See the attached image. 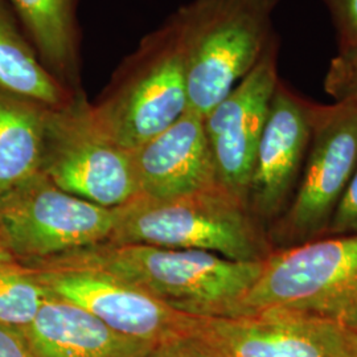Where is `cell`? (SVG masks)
I'll use <instances>...</instances> for the list:
<instances>
[{
    "mask_svg": "<svg viewBox=\"0 0 357 357\" xmlns=\"http://www.w3.org/2000/svg\"><path fill=\"white\" fill-rule=\"evenodd\" d=\"M277 0H192L172 13L184 54L188 110L204 118L246 76L273 38Z\"/></svg>",
    "mask_w": 357,
    "mask_h": 357,
    "instance_id": "cell-3",
    "label": "cell"
},
{
    "mask_svg": "<svg viewBox=\"0 0 357 357\" xmlns=\"http://www.w3.org/2000/svg\"><path fill=\"white\" fill-rule=\"evenodd\" d=\"M48 110L0 85V197L40 171Z\"/></svg>",
    "mask_w": 357,
    "mask_h": 357,
    "instance_id": "cell-16",
    "label": "cell"
},
{
    "mask_svg": "<svg viewBox=\"0 0 357 357\" xmlns=\"http://www.w3.org/2000/svg\"><path fill=\"white\" fill-rule=\"evenodd\" d=\"M40 64L63 88L82 91L79 0H8Z\"/></svg>",
    "mask_w": 357,
    "mask_h": 357,
    "instance_id": "cell-15",
    "label": "cell"
},
{
    "mask_svg": "<svg viewBox=\"0 0 357 357\" xmlns=\"http://www.w3.org/2000/svg\"><path fill=\"white\" fill-rule=\"evenodd\" d=\"M0 261L1 262H13V261H15L11 255L7 252V249L4 248L1 240H0Z\"/></svg>",
    "mask_w": 357,
    "mask_h": 357,
    "instance_id": "cell-24",
    "label": "cell"
},
{
    "mask_svg": "<svg viewBox=\"0 0 357 357\" xmlns=\"http://www.w3.org/2000/svg\"><path fill=\"white\" fill-rule=\"evenodd\" d=\"M106 243L203 250L241 262H261L274 252L268 229L222 184L169 200L138 196L116 208Z\"/></svg>",
    "mask_w": 357,
    "mask_h": 357,
    "instance_id": "cell-2",
    "label": "cell"
},
{
    "mask_svg": "<svg viewBox=\"0 0 357 357\" xmlns=\"http://www.w3.org/2000/svg\"><path fill=\"white\" fill-rule=\"evenodd\" d=\"M0 85L48 107H59L76 94L40 64L8 0H0Z\"/></svg>",
    "mask_w": 357,
    "mask_h": 357,
    "instance_id": "cell-17",
    "label": "cell"
},
{
    "mask_svg": "<svg viewBox=\"0 0 357 357\" xmlns=\"http://www.w3.org/2000/svg\"><path fill=\"white\" fill-rule=\"evenodd\" d=\"M52 296L81 307L114 331L156 344L188 333L192 317L98 268L26 265Z\"/></svg>",
    "mask_w": 357,
    "mask_h": 357,
    "instance_id": "cell-9",
    "label": "cell"
},
{
    "mask_svg": "<svg viewBox=\"0 0 357 357\" xmlns=\"http://www.w3.org/2000/svg\"><path fill=\"white\" fill-rule=\"evenodd\" d=\"M357 166V106L312 103L311 139L293 200L268 229L274 250L324 237Z\"/></svg>",
    "mask_w": 357,
    "mask_h": 357,
    "instance_id": "cell-7",
    "label": "cell"
},
{
    "mask_svg": "<svg viewBox=\"0 0 357 357\" xmlns=\"http://www.w3.org/2000/svg\"><path fill=\"white\" fill-rule=\"evenodd\" d=\"M312 102L278 82L255 156L248 206L268 229L296 191L311 139Z\"/></svg>",
    "mask_w": 357,
    "mask_h": 357,
    "instance_id": "cell-12",
    "label": "cell"
},
{
    "mask_svg": "<svg viewBox=\"0 0 357 357\" xmlns=\"http://www.w3.org/2000/svg\"><path fill=\"white\" fill-rule=\"evenodd\" d=\"M142 357H222L197 335L188 332L156 343Z\"/></svg>",
    "mask_w": 357,
    "mask_h": 357,
    "instance_id": "cell-20",
    "label": "cell"
},
{
    "mask_svg": "<svg viewBox=\"0 0 357 357\" xmlns=\"http://www.w3.org/2000/svg\"><path fill=\"white\" fill-rule=\"evenodd\" d=\"M40 171L63 191L103 208L139 196L132 151L105 132L84 90L50 107Z\"/></svg>",
    "mask_w": 357,
    "mask_h": 357,
    "instance_id": "cell-6",
    "label": "cell"
},
{
    "mask_svg": "<svg viewBox=\"0 0 357 357\" xmlns=\"http://www.w3.org/2000/svg\"><path fill=\"white\" fill-rule=\"evenodd\" d=\"M24 265L98 268L134 283L180 312L234 318L264 261L241 262L203 250L102 243Z\"/></svg>",
    "mask_w": 357,
    "mask_h": 357,
    "instance_id": "cell-1",
    "label": "cell"
},
{
    "mask_svg": "<svg viewBox=\"0 0 357 357\" xmlns=\"http://www.w3.org/2000/svg\"><path fill=\"white\" fill-rule=\"evenodd\" d=\"M91 109L105 132L130 151L188 110L184 54L172 15L121 61Z\"/></svg>",
    "mask_w": 357,
    "mask_h": 357,
    "instance_id": "cell-5",
    "label": "cell"
},
{
    "mask_svg": "<svg viewBox=\"0 0 357 357\" xmlns=\"http://www.w3.org/2000/svg\"><path fill=\"white\" fill-rule=\"evenodd\" d=\"M22 332L33 357H142L155 345L114 331L54 296Z\"/></svg>",
    "mask_w": 357,
    "mask_h": 357,
    "instance_id": "cell-14",
    "label": "cell"
},
{
    "mask_svg": "<svg viewBox=\"0 0 357 357\" xmlns=\"http://www.w3.org/2000/svg\"><path fill=\"white\" fill-rule=\"evenodd\" d=\"M357 234V166L333 213L324 237Z\"/></svg>",
    "mask_w": 357,
    "mask_h": 357,
    "instance_id": "cell-21",
    "label": "cell"
},
{
    "mask_svg": "<svg viewBox=\"0 0 357 357\" xmlns=\"http://www.w3.org/2000/svg\"><path fill=\"white\" fill-rule=\"evenodd\" d=\"M0 357H33L22 330L0 323Z\"/></svg>",
    "mask_w": 357,
    "mask_h": 357,
    "instance_id": "cell-23",
    "label": "cell"
},
{
    "mask_svg": "<svg viewBox=\"0 0 357 357\" xmlns=\"http://www.w3.org/2000/svg\"><path fill=\"white\" fill-rule=\"evenodd\" d=\"M0 262H1V261H0Z\"/></svg>",
    "mask_w": 357,
    "mask_h": 357,
    "instance_id": "cell-25",
    "label": "cell"
},
{
    "mask_svg": "<svg viewBox=\"0 0 357 357\" xmlns=\"http://www.w3.org/2000/svg\"><path fill=\"white\" fill-rule=\"evenodd\" d=\"M139 196L169 200L217 184L204 118L187 110L151 141L132 150Z\"/></svg>",
    "mask_w": 357,
    "mask_h": 357,
    "instance_id": "cell-13",
    "label": "cell"
},
{
    "mask_svg": "<svg viewBox=\"0 0 357 357\" xmlns=\"http://www.w3.org/2000/svg\"><path fill=\"white\" fill-rule=\"evenodd\" d=\"M324 90L335 102L357 106V43L340 48L332 59L324 78Z\"/></svg>",
    "mask_w": 357,
    "mask_h": 357,
    "instance_id": "cell-19",
    "label": "cell"
},
{
    "mask_svg": "<svg viewBox=\"0 0 357 357\" xmlns=\"http://www.w3.org/2000/svg\"><path fill=\"white\" fill-rule=\"evenodd\" d=\"M190 332L222 357H357V332L291 314L193 315Z\"/></svg>",
    "mask_w": 357,
    "mask_h": 357,
    "instance_id": "cell-11",
    "label": "cell"
},
{
    "mask_svg": "<svg viewBox=\"0 0 357 357\" xmlns=\"http://www.w3.org/2000/svg\"><path fill=\"white\" fill-rule=\"evenodd\" d=\"M339 38V50L357 43V0H324Z\"/></svg>",
    "mask_w": 357,
    "mask_h": 357,
    "instance_id": "cell-22",
    "label": "cell"
},
{
    "mask_svg": "<svg viewBox=\"0 0 357 357\" xmlns=\"http://www.w3.org/2000/svg\"><path fill=\"white\" fill-rule=\"evenodd\" d=\"M52 298L33 270L16 261L0 262V323L17 330L28 327Z\"/></svg>",
    "mask_w": 357,
    "mask_h": 357,
    "instance_id": "cell-18",
    "label": "cell"
},
{
    "mask_svg": "<svg viewBox=\"0 0 357 357\" xmlns=\"http://www.w3.org/2000/svg\"><path fill=\"white\" fill-rule=\"evenodd\" d=\"M277 51L273 40L258 64L204 116L218 181L246 204L258 144L280 82Z\"/></svg>",
    "mask_w": 357,
    "mask_h": 357,
    "instance_id": "cell-10",
    "label": "cell"
},
{
    "mask_svg": "<svg viewBox=\"0 0 357 357\" xmlns=\"http://www.w3.org/2000/svg\"><path fill=\"white\" fill-rule=\"evenodd\" d=\"M291 314L357 332V234L274 250L234 318Z\"/></svg>",
    "mask_w": 357,
    "mask_h": 357,
    "instance_id": "cell-4",
    "label": "cell"
},
{
    "mask_svg": "<svg viewBox=\"0 0 357 357\" xmlns=\"http://www.w3.org/2000/svg\"><path fill=\"white\" fill-rule=\"evenodd\" d=\"M116 208H103L59 188L41 171L0 197V240L19 264L106 243Z\"/></svg>",
    "mask_w": 357,
    "mask_h": 357,
    "instance_id": "cell-8",
    "label": "cell"
}]
</instances>
